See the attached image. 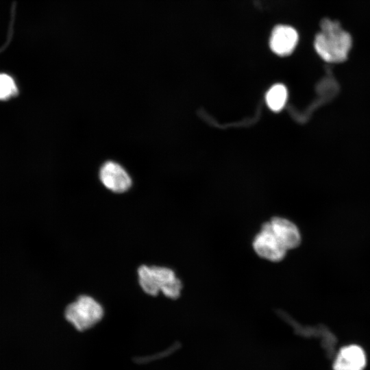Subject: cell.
I'll use <instances>...</instances> for the list:
<instances>
[{"label": "cell", "instance_id": "5", "mask_svg": "<svg viewBox=\"0 0 370 370\" xmlns=\"http://www.w3.org/2000/svg\"><path fill=\"white\" fill-rule=\"evenodd\" d=\"M99 177L102 184L114 193H124L132 186L129 174L120 164L114 162H107L101 166Z\"/></svg>", "mask_w": 370, "mask_h": 370}, {"label": "cell", "instance_id": "9", "mask_svg": "<svg viewBox=\"0 0 370 370\" xmlns=\"http://www.w3.org/2000/svg\"><path fill=\"white\" fill-rule=\"evenodd\" d=\"M287 98L288 91L286 86L282 84H276L267 91L265 100L271 110L278 112L284 107Z\"/></svg>", "mask_w": 370, "mask_h": 370}, {"label": "cell", "instance_id": "6", "mask_svg": "<svg viewBox=\"0 0 370 370\" xmlns=\"http://www.w3.org/2000/svg\"><path fill=\"white\" fill-rule=\"evenodd\" d=\"M299 40L298 33L289 25H279L273 29L269 39L271 51L276 55H290L295 49Z\"/></svg>", "mask_w": 370, "mask_h": 370}, {"label": "cell", "instance_id": "10", "mask_svg": "<svg viewBox=\"0 0 370 370\" xmlns=\"http://www.w3.org/2000/svg\"><path fill=\"white\" fill-rule=\"evenodd\" d=\"M14 80L9 75L0 73V100L8 99L17 94Z\"/></svg>", "mask_w": 370, "mask_h": 370}, {"label": "cell", "instance_id": "3", "mask_svg": "<svg viewBox=\"0 0 370 370\" xmlns=\"http://www.w3.org/2000/svg\"><path fill=\"white\" fill-rule=\"evenodd\" d=\"M103 314L102 306L93 297L85 295L79 296L64 310L65 319L79 331L93 327L101 320Z\"/></svg>", "mask_w": 370, "mask_h": 370}, {"label": "cell", "instance_id": "4", "mask_svg": "<svg viewBox=\"0 0 370 370\" xmlns=\"http://www.w3.org/2000/svg\"><path fill=\"white\" fill-rule=\"evenodd\" d=\"M253 247L260 258L271 262L281 261L287 251L271 231L267 222L262 225L260 232L256 235Z\"/></svg>", "mask_w": 370, "mask_h": 370}, {"label": "cell", "instance_id": "1", "mask_svg": "<svg viewBox=\"0 0 370 370\" xmlns=\"http://www.w3.org/2000/svg\"><path fill=\"white\" fill-rule=\"evenodd\" d=\"M352 39L336 21L324 18L321 31L315 36L314 47L320 58L328 63L346 60L351 49Z\"/></svg>", "mask_w": 370, "mask_h": 370}, {"label": "cell", "instance_id": "2", "mask_svg": "<svg viewBox=\"0 0 370 370\" xmlns=\"http://www.w3.org/2000/svg\"><path fill=\"white\" fill-rule=\"evenodd\" d=\"M137 273L140 286L146 294L156 296L162 292L172 299L180 297L182 284L171 269L143 264Z\"/></svg>", "mask_w": 370, "mask_h": 370}, {"label": "cell", "instance_id": "7", "mask_svg": "<svg viewBox=\"0 0 370 370\" xmlns=\"http://www.w3.org/2000/svg\"><path fill=\"white\" fill-rule=\"evenodd\" d=\"M267 223L271 231L287 251L299 246L301 235L299 229L292 221L276 217Z\"/></svg>", "mask_w": 370, "mask_h": 370}, {"label": "cell", "instance_id": "8", "mask_svg": "<svg viewBox=\"0 0 370 370\" xmlns=\"http://www.w3.org/2000/svg\"><path fill=\"white\" fill-rule=\"evenodd\" d=\"M366 356L363 349L357 345L342 348L334 362V370H363Z\"/></svg>", "mask_w": 370, "mask_h": 370}]
</instances>
